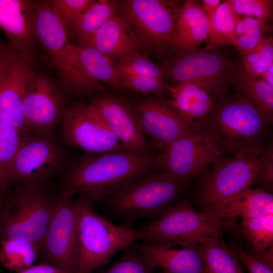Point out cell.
Here are the masks:
<instances>
[{"instance_id": "obj_1", "label": "cell", "mask_w": 273, "mask_h": 273, "mask_svg": "<svg viewBox=\"0 0 273 273\" xmlns=\"http://www.w3.org/2000/svg\"><path fill=\"white\" fill-rule=\"evenodd\" d=\"M154 155L128 151L84 153L70 166L58 193L70 198L83 194L92 201L105 200L154 168Z\"/></svg>"}, {"instance_id": "obj_2", "label": "cell", "mask_w": 273, "mask_h": 273, "mask_svg": "<svg viewBox=\"0 0 273 273\" xmlns=\"http://www.w3.org/2000/svg\"><path fill=\"white\" fill-rule=\"evenodd\" d=\"M272 121V117L237 93L226 94L197 130L211 138L223 154L233 155L267 142L265 136Z\"/></svg>"}, {"instance_id": "obj_3", "label": "cell", "mask_w": 273, "mask_h": 273, "mask_svg": "<svg viewBox=\"0 0 273 273\" xmlns=\"http://www.w3.org/2000/svg\"><path fill=\"white\" fill-rule=\"evenodd\" d=\"M77 215L79 248L78 273H93L108 263L120 250L143 240V232L118 226L97 213L87 196L75 199Z\"/></svg>"}, {"instance_id": "obj_4", "label": "cell", "mask_w": 273, "mask_h": 273, "mask_svg": "<svg viewBox=\"0 0 273 273\" xmlns=\"http://www.w3.org/2000/svg\"><path fill=\"white\" fill-rule=\"evenodd\" d=\"M33 26L36 39L49 57L67 92L83 97L105 92L104 85L92 81L82 73L77 63L76 44L70 41L49 1H35Z\"/></svg>"}, {"instance_id": "obj_5", "label": "cell", "mask_w": 273, "mask_h": 273, "mask_svg": "<svg viewBox=\"0 0 273 273\" xmlns=\"http://www.w3.org/2000/svg\"><path fill=\"white\" fill-rule=\"evenodd\" d=\"M47 186H16L5 197L0 215V241L20 239L38 248L57 203Z\"/></svg>"}, {"instance_id": "obj_6", "label": "cell", "mask_w": 273, "mask_h": 273, "mask_svg": "<svg viewBox=\"0 0 273 273\" xmlns=\"http://www.w3.org/2000/svg\"><path fill=\"white\" fill-rule=\"evenodd\" d=\"M187 183L166 171L148 172L105 200L112 211L127 220L158 217L172 206Z\"/></svg>"}, {"instance_id": "obj_7", "label": "cell", "mask_w": 273, "mask_h": 273, "mask_svg": "<svg viewBox=\"0 0 273 273\" xmlns=\"http://www.w3.org/2000/svg\"><path fill=\"white\" fill-rule=\"evenodd\" d=\"M268 144L231 155V157L222 155L201 174L198 199L203 209L250 188L257 181Z\"/></svg>"}, {"instance_id": "obj_8", "label": "cell", "mask_w": 273, "mask_h": 273, "mask_svg": "<svg viewBox=\"0 0 273 273\" xmlns=\"http://www.w3.org/2000/svg\"><path fill=\"white\" fill-rule=\"evenodd\" d=\"M234 226L232 221H217L196 211L183 199L140 230L144 244L183 247L198 245L205 237L220 239L226 230Z\"/></svg>"}, {"instance_id": "obj_9", "label": "cell", "mask_w": 273, "mask_h": 273, "mask_svg": "<svg viewBox=\"0 0 273 273\" xmlns=\"http://www.w3.org/2000/svg\"><path fill=\"white\" fill-rule=\"evenodd\" d=\"M65 159L64 151L54 136L28 131L21 136L14 157L11 184L47 186L63 168Z\"/></svg>"}, {"instance_id": "obj_10", "label": "cell", "mask_w": 273, "mask_h": 273, "mask_svg": "<svg viewBox=\"0 0 273 273\" xmlns=\"http://www.w3.org/2000/svg\"><path fill=\"white\" fill-rule=\"evenodd\" d=\"M237 63L216 47H206L178 54L163 71L176 84L192 83L223 96L232 84Z\"/></svg>"}, {"instance_id": "obj_11", "label": "cell", "mask_w": 273, "mask_h": 273, "mask_svg": "<svg viewBox=\"0 0 273 273\" xmlns=\"http://www.w3.org/2000/svg\"><path fill=\"white\" fill-rule=\"evenodd\" d=\"M38 255L43 263L67 273H78L77 215L73 198L58 193L56 205L38 247Z\"/></svg>"}, {"instance_id": "obj_12", "label": "cell", "mask_w": 273, "mask_h": 273, "mask_svg": "<svg viewBox=\"0 0 273 273\" xmlns=\"http://www.w3.org/2000/svg\"><path fill=\"white\" fill-rule=\"evenodd\" d=\"M121 16L141 46L159 53L170 48L178 7L173 1L127 0L122 3Z\"/></svg>"}, {"instance_id": "obj_13", "label": "cell", "mask_w": 273, "mask_h": 273, "mask_svg": "<svg viewBox=\"0 0 273 273\" xmlns=\"http://www.w3.org/2000/svg\"><path fill=\"white\" fill-rule=\"evenodd\" d=\"M216 144L204 132L193 129L154 156V168L188 181L204 172L222 155Z\"/></svg>"}, {"instance_id": "obj_14", "label": "cell", "mask_w": 273, "mask_h": 273, "mask_svg": "<svg viewBox=\"0 0 273 273\" xmlns=\"http://www.w3.org/2000/svg\"><path fill=\"white\" fill-rule=\"evenodd\" d=\"M61 124L63 140L88 153L100 154L126 151L90 103H77L66 108Z\"/></svg>"}, {"instance_id": "obj_15", "label": "cell", "mask_w": 273, "mask_h": 273, "mask_svg": "<svg viewBox=\"0 0 273 273\" xmlns=\"http://www.w3.org/2000/svg\"><path fill=\"white\" fill-rule=\"evenodd\" d=\"M66 109L59 87L48 76L34 68L26 82L23 100L29 131L54 136Z\"/></svg>"}, {"instance_id": "obj_16", "label": "cell", "mask_w": 273, "mask_h": 273, "mask_svg": "<svg viewBox=\"0 0 273 273\" xmlns=\"http://www.w3.org/2000/svg\"><path fill=\"white\" fill-rule=\"evenodd\" d=\"M32 60L14 51L0 68V123L15 128L22 135L29 131L23 100L26 82L34 68Z\"/></svg>"}, {"instance_id": "obj_17", "label": "cell", "mask_w": 273, "mask_h": 273, "mask_svg": "<svg viewBox=\"0 0 273 273\" xmlns=\"http://www.w3.org/2000/svg\"><path fill=\"white\" fill-rule=\"evenodd\" d=\"M90 103L97 109L126 151L153 155L137 114L128 102L117 96L102 93L96 95Z\"/></svg>"}, {"instance_id": "obj_18", "label": "cell", "mask_w": 273, "mask_h": 273, "mask_svg": "<svg viewBox=\"0 0 273 273\" xmlns=\"http://www.w3.org/2000/svg\"><path fill=\"white\" fill-rule=\"evenodd\" d=\"M133 108L144 135L149 136L153 146L161 150L194 129L167 101L145 99L136 103Z\"/></svg>"}, {"instance_id": "obj_19", "label": "cell", "mask_w": 273, "mask_h": 273, "mask_svg": "<svg viewBox=\"0 0 273 273\" xmlns=\"http://www.w3.org/2000/svg\"><path fill=\"white\" fill-rule=\"evenodd\" d=\"M35 4L28 0H0V29L16 53L29 58H32L36 39Z\"/></svg>"}, {"instance_id": "obj_20", "label": "cell", "mask_w": 273, "mask_h": 273, "mask_svg": "<svg viewBox=\"0 0 273 273\" xmlns=\"http://www.w3.org/2000/svg\"><path fill=\"white\" fill-rule=\"evenodd\" d=\"M166 89L170 95L167 101L169 105L194 129H197L208 118L224 96L192 83L167 86Z\"/></svg>"}, {"instance_id": "obj_21", "label": "cell", "mask_w": 273, "mask_h": 273, "mask_svg": "<svg viewBox=\"0 0 273 273\" xmlns=\"http://www.w3.org/2000/svg\"><path fill=\"white\" fill-rule=\"evenodd\" d=\"M201 212L217 221L241 216L242 219L260 217L273 214V195L262 189H251Z\"/></svg>"}, {"instance_id": "obj_22", "label": "cell", "mask_w": 273, "mask_h": 273, "mask_svg": "<svg viewBox=\"0 0 273 273\" xmlns=\"http://www.w3.org/2000/svg\"><path fill=\"white\" fill-rule=\"evenodd\" d=\"M82 46L92 47L114 62L139 52L141 46L121 16L102 25Z\"/></svg>"}, {"instance_id": "obj_23", "label": "cell", "mask_w": 273, "mask_h": 273, "mask_svg": "<svg viewBox=\"0 0 273 273\" xmlns=\"http://www.w3.org/2000/svg\"><path fill=\"white\" fill-rule=\"evenodd\" d=\"M208 37L207 20L202 5L187 1L178 7L170 48L178 54L190 52L200 48Z\"/></svg>"}, {"instance_id": "obj_24", "label": "cell", "mask_w": 273, "mask_h": 273, "mask_svg": "<svg viewBox=\"0 0 273 273\" xmlns=\"http://www.w3.org/2000/svg\"><path fill=\"white\" fill-rule=\"evenodd\" d=\"M137 250L146 255L156 268L168 273H206L198 244L172 249L167 246L134 243Z\"/></svg>"}, {"instance_id": "obj_25", "label": "cell", "mask_w": 273, "mask_h": 273, "mask_svg": "<svg viewBox=\"0 0 273 273\" xmlns=\"http://www.w3.org/2000/svg\"><path fill=\"white\" fill-rule=\"evenodd\" d=\"M77 63L83 75L98 84L124 90L114 62L96 49L76 44Z\"/></svg>"}, {"instance_id": "obj_26", "label": "cell", "mask_w": 273, "mask_h": 273, "mask_svg": "<svg viewBox=\"0 0 273 273\" xmlns=\"http://www.w3.org/2000/svg\"><path fill=\"white\" fill-rule=\"evenodd\" d=\"M237 93L249 101L261 112L273 115V86L260 77L247 73L237 63L232 84Z\"/></svg>"}, {"instance_id": "obj_27", "label": "cell", "mask_w": 273, "mask_h": 273, "mask_svg": "<svg viewBox=\"0 0 273 273\" xmlns=\"http://www.w3.org/2000/svg\"><path fill=\"white\" fill-rule=\"evenodd\" d=\"M116 2L92 0L74 23L69 36L76 37L77 44H83L106 22L116 16Z\"/></svg>"}, {"instance_id": "obj_28", "label": "cell", "mask_w": 273, "mask_h": 273, "mask_svg": "<svg viewBox=\"0 0 273 273\" xmlns=\"http://www.w3.org/2000/svg\"><path fill=\"white\" fill-rule=\"evenodd\" d=\"M198 246L206 273H244L236 257L219 239L203 238Z\"/></svg>"}, {"instance_id": "obj_29", "label": "cell", "mask_w": 273, "mask_h": 273, "mask_svg": "<svg viewBox=\"0 0 273 273\" xmlns=\"http://www.w3.org/2000/svg\"><path fill=\"white\" fill-rule=\"evenodd\" d=\"M38 252V247L28 241L20 239L0 241L1 263L16 272L32 266Z\"/></svg>"}, {"instance_id": "obj_30", "label": "cell", "mask_w": 273, "mask_h": 273, "mask_svg": "<svg viewBox=\"0 0 273 273\" xmlns=\"http://www.w3.org/2000/svg\"><path fill=\"white\" fill-rule=\"evenodd\" d=\"M22 134L15 128L0 123V196L10 191L11 166Z\"/></svg>"}, {"instance_id": "obj_31", "label": "cell", "mask_w": 273, "mask_h": 273, "mask_svg": "<svg viewBox=\"0 0 273 273\" xmlns=\"http://www.w3.org/2000/svg\"><path fill=\"white\" fill-rule=\"evenodd\" d=\"M266 24L252 17L236 14L234 39L235 47L241 55L255 47L265 37Z\"/></svg>"}, {"instance_id": "obj_32", "label": "cell", "mask_w": 273, "mask_h": 273, "mask_svg": "<svg viewBox=\"0 0 273 273\" xmlns=\"http://www.w3.org/2000/svg\"><path fill=\"white\" fill-rule=\"evenodd\" d=\"M241 230L253 250L261 251L273 247V214L243 219Z\"/></svg>"}, {"instance_id": "obj_33", "label": "cell", "mask_w": 273, "mask_h": 273, "mask_svg": "<svg viewBox=\"0 0 273 273\" xmlns=\"http://www.w3.org/2000/svg\"><path fill=\"white\" fill-rule=\"evenodd\" d=\"M245 71L254 77H259L273 64V39L265 36L255 47L241 54L240 63Z\"/></svg>"}, {"instance_id": "obj_34", "label": "cell", "mask_w": 273, "mask_h": 273, "mask_svg": "<svg viewBox=\"0 0 273 273\" xmlns=\"http://www.w3.org/2000/svg\"><path fill=\"white\" fill-rule=\"evenodd\" d=\"M212 23L216 46L227 44L235 47L236 14L230 0L220 3L215 12Z\"/></svg>"}, {"instance_id": "obj_35", "label": "cell", "mask_w": 273, "mask_h": 273, "mask_svg": "<svg viewBox=\"0 0 273 273\" xmlns=\"http://www.w3.org/2000/svg\"><path fill=\"white\" fill-rule=\"evenodd\" d=\"M123 250L121 258L103 273H154L152 261L132 245Z\"/></svg>"}, {"instance_id": "obj_36", "label": "cell", "mask_w": 273, "mask_h": 273, "mask_svg": "<svg viewBox=\"0 0 273 273\" xmlns=\"http://www.w3.org/2000/svg\"><path fill=\"white\" fill-rule=\"evenodd\" d=\"M114 64L118 75L126 74L161 80L165 79L162 70L139 52L114 62Z\"/></svg>"}, {"instance_id": "obj_37", "label": "cell", "mask_w": 273, "mask_h": 273, "mask_svg": "<svg viewBox=\"0 0 273 273\" xmlns=\"http://www.w3.org/2000/svg\"><path fill=\"white\" fill-rule=\"evenodd\" d=\"M92 1H49L54 14L66 30L68 37L76 21Z\"/></svg>"}, {"instance_id": "obj_38", "label": "cell", "mask_w": 273, "mask_h": 273, "mask_svg": "<svg viewBox=\"0 0 273 273\" xmlns=\"http://www.w3.org/2000/svg\"><path fill=\"white\" fill-rule=\"evenodd\" d=\"M235 13L267 23L272 18V0H230Z\"/></svg>"}, {"instance_id": "obj_39", "label": "cell", "mask_w": 273, "mask_h": 273, "mask_svg": "<svg viewBox=\"0 0 273 273\" xmlns=\"http://www.w3.org/2000/svg\"><path fill=\"white\" fill-rule=\"evenodd\" d=\"M119 76L124 89L143 94H161L167 90L165 80L126 74H119Z\"/></svg>"}, {"instance_id": "obj_40", "label": "cell", "mask_w": 273, "mask_h": 273, "mask_svg": "<svg viewBox=\"0 0 273 273\" xmlns=\"http://www.w3.org/2000/svg\"><path fill=\"white\" fill-rule=\"evenodd\" d=\"M271 192L273 183V149L272 143L269 142L263 164L257 179Z\"/></svg>"}, {"instance_id": "obj_41", "label": "cell", "mask_w": 273, "mask_h": 273, "mask_svg": "<svg viewBox=\"0 0 273 273\" xmlns=\"http://www.w3.org/2000/svg\"><path fill=\"white\" fill-rule=\"evenodd\" d=\"M233 247L245 264L248 273H273L272 268L259 261L238 245L234 244Z\"/></svg>"}, {"instance_id": "obj_42", "label": "cell", "mask_w": 273, "mask_h": 273, "mask_svg": "<svg viewBox=\"0 0 273 273\" xmlns=\"http://www.w3.org/2000/svg\"><path fill=\"white\" fill-rule=\"evenodd\" d=\"M16 273H67L60 269L49 264L42 263L32 265Z\"/></svg>"}, {"instance_id": "obj_43", "label": "cell", "mask_w": 273, "mask_h": 273, "mask_svg": "<svg viewBox=\"0 0 273 273\" xmlns=\"http://www.w3.org/2000/svg\"><path fill=\"white\" fill-rule=\"evenodd\" d=\"M273 247L261 251L248 252L251 256L260 262L272 268L273 266Z\"/></svg>"}, {"instance_id": "obj_44", "label": "cell", "mask_w": 273, "mask_h": 273, "mask_svg": "<svg viewBox=\"0 0 273 273\" xmlns=\"http://www.w3.org/2000/svg\"><path fill=\"white\" fill-rule=\"evenodd\" d=\"M14 51L9 43H7L0 39V68Z\"/></svg>"}, {"instance_id": "obj_45", "label": "cell", "mask_w": 273, "mask_h": 273, "mask_svg": "<svg viewBox=\"0 0 273 273\" xmlns=\"http://www.w3.org/2000/svg\"><path fill=\"white\" fill-rule=\"evenodd\" d=\"M265 82L273 86V64L271 65L260 76Z\"/></svg>"}, {"instance_id": "obj_46", "label": "cell", "mask_w": 273, "mask_h": 273, "mask_svg": "<svg viewBox=\"0 0 273 273\" xmlns=\"http://www.w3.org/2000/svg\"><path fill=\"white\" fill-rule=\"evenodd\" d=\"M5 198L0 196V215Z\"/></svg>"}, {"instance_id": "obj_47", "label": "cell", "mask_w": 273, "mask_h": 273, "mask_svg": "<svg viewBox=\"0 0 273 273\" xmlns=\"http://www.w3.org/2000/svg\"><path fill=\"white\" fill-rule=\"evenodd\" d=\"M158 273H168V272H166L164 271H159Z\"/></svg>"}]
</instances>
